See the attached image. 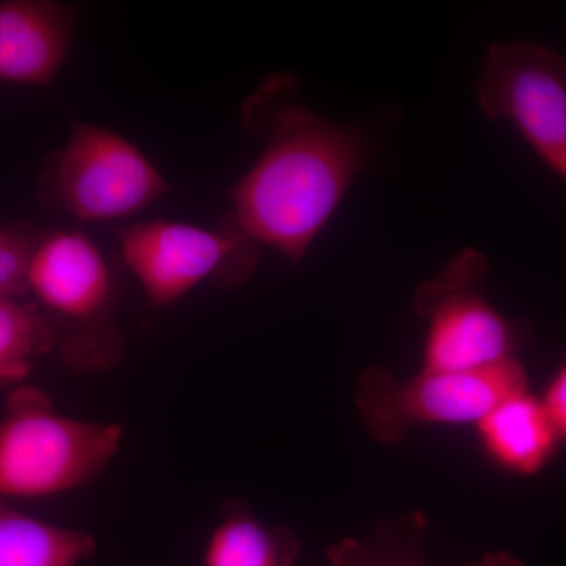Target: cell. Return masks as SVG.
Masks as SVG:
<instances>
[{"instance_id": "3", "label": "cell", "mask_w": 566, "mask_h": 566, "mask_svg": "<svg viewBox=\"0 0 566 566\" xmlns=\"http://www.w3.org/2000/svg\"><path fill=\"white\" fill-rule=\"evenodd\" d=\"M122 439L120 424L57 415L41 390H14L0 422V501L88 485L117 455Z\"/></svg>"}, {"instance_id": "6", "label": "cell", "mask_w": 566, "mask_h": 566, "mask_svg": "<svg viewBox=\"0 0 566 566\" xmlns=\"http://www.w3.org/2000/svg\"><path fill=\"white\" fill-rule=\"evenodd\" d=\"M166 192V178L136 145L88 123H74L41 180L51 207L87 222L128 218Z\"/></svg>"}, {"instance_id": "12", "label": "cell", "mask_w": 566, "mask_h": 566, "mask_svg": "<svg viewBox=\"0 0 566 566\" xmlns=\"http://www.w3.org/2000/svg\"><path fill=\"white\" fill-rule=\"evenodd\" d=\"M427 520L420 512L379 524L371 534L348 536L326 551L331 566H430L424 560ZM465 566H526L506 551L488 553Z\"/></svg>"}, {"instance_id": "16", "label": "cell", "mask_w": 566, "mask_h": 566, "mask_svg": "<svg viewBox=\"0 0 566 566\" xmlns=\"http://www.w3.org/2000/svg\"><path fill=\"white\" fill-rule=\"evenodd\" d=\"M539 400L545 406L558 438L562 442H566V352L547 381L545 392Z\"/></svg>"}, {"instance_id": "4", "label": "cell", "mask_w": 566, "mask_h": 566, "mask_svg": "<svg viewBox=\"0 0 566 566\" xmlns=\"http://www.w3.org/2000/svg\"><path fill=\"white\" fill-rule=\"evenodd\" d=\"M528 392L523 364L512 357L465 371L422 370L397 378L381 365L360 375L356 406L368 434L379 444L403 442L424 424H475L515 395Z\"/></svg>"}, {"instance_id": "14", "label": "cell", "mask_w": 566, "mask_h": 566, "mask_svg": "<svg viewBox=\"0 0 566 566\" xmlns=\"http://www.w3.org/2000/svg\"><path fill=\"white\" fill-rule=\"evenodd\" d=\"M54 346V327L43 311L18 300H0V385L28 378L33 360Z\"/></svg>"}, {"instance_id": "11", "label": "cell", "mask_w": 566, "mask_h": 566, "mask_svg": "<svg viewBox=\"0 0 566 566\" xmlns=\"http://www.w3.org/2000/svg\"><path fill=\"white\" fill-rule=\"evenodd\" d=\"M300 549V538L289 527L263 523L233 501L208 538L203 566H296Z\"/></svg>"}, {"instance_id": "13", "label": "cell", "mask_w": 566, "mask_h": 566, "mask_svg": "<svg viewBox=\"0 0 566 566\" xmlns=\"http://www.w3.org/2000/svg\"><path fill=\"white\" fill-rule=\"evenodd\" d=\"M93 551L92 535L44 523L0 501V566H76Z\"/></svg>"}, {"instance_id": "5", "label": "cell", "mask_w": 566, "mask_h": 566, "mask_svg": "<svg viewBox=\"0 0 566 566\" xmlns=\"http://www.w3.org/2000/svg\"><path fill=\"white\" fill-rule=\"evenodd\" d=\"M488 259L476 249L457 253L415 294L416 314L427 324L424 370L465 371L516 357L526 342L523 324L506 318L483 293Z\"/></svg>"}, {"instance_id": "8", "label": "cell", "mask_w": 566, "mask_h": 566, "mask_svg": "<svg viewBox=\"0 0 566 566\" xmlns=\"http://www.w3.org/2000/svg\"><path fill=\"white\" fill-rule=\"evenodd\" d=\"M476 99L491 120L512 123L566 181V54L531 41L493 44Z\"/></svg>"}, {"instance_id": "15", "label": "cell", "mask_w": 566, "mask_h": 566, "mask_svg": "<svg viewBox=\"0 0 566 566\" xmlns=\"http://www.w3.org/2000/svg\"><path fill=\"white\" fill-rule=\"evenodd\" d=\"M35 241L17 230H0V300L29 294L28 266Z\"/></svg>"}, {"instance_id": "2", "label": "cell", "mask_w": 566, "mask_h": 566, "mask_svg": "<svg viewBox=\"0 0 566 566\" xmlns=\"http://www.w3.org/2000/svg\"><path fill=\"white\" fill-rule=\"evenodd\" d=\"M28 292L57 319L55 344L77 374H103L120 363L125 338L114 319V279L98 245L81 232L59 230L33 244Z\"/></svg>"}, {"instance_id": "10", "label": "cell", "mask_w": 566, "mask_h": 566, "mask_svg": "<svg viewBox=\"0 0 566 566\" xmlns=\"http://www.w3.org/2000/svg\"><path fill=\"white\" fill-rule=\"evenodd\" d=\"M475 428L486 457L517 476L545 471L562 444L545 406L531 390L495 406Z\"/></svg>"}, {"instance_id": "1", "label": "cell", "mask_w": 566, "mask_h": 566, "mask_svg": "<svg viewBox=\"0 0 566 566\" xmlns=\"http://www.w3.org/2000/svg\"><path fill=\"white\" fill-rule=\"evenodd\" d=\"M264 147L234 185L232 226L259 245L301 263L370 158L353 126L326 120L297 96L290 74H273L243 106Z\"/></svg>"}, {"instance_id": "7", "label": "cell", "mask_w": 566, "mask_h": 566, "mask_svg": "<svg viewBox=\"0 0 566 566\" xmlns=\"http://www.w3.org/2000/svg\"><path fill=\"white\" fill-rule=\"evenodd\" d=\"M123 262L153 304L166 307L214 277L238 285L251 277L260 245L232 223L208 230L182 222L134 223L120 234Z\"/></svg>"}, {"instance_id": "9", "label": "cell", "mask_w": 566, "mask_h": 566, "mask_svg": "<svg viewBox=\"0 0 566 566\" xmlns=\"http://www.w3.org/2000/svg\"><path fill=\"white\" fill-rule=\"evenodd\" d=\"M76 11L51 0L0 3V82L46 87L69 55Z\"/></svg>"}]
</instances>
